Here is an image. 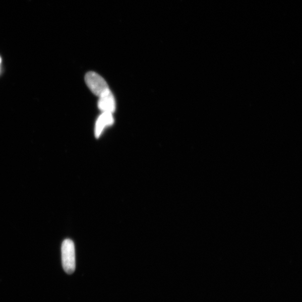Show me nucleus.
Listing matches in <instances>:
<instances>
[{"label": "nucleus", "instance_id": "nucleus-1", "mask_svg": "<svg viewBox=\"0 0 302 302\" xmlns=\"http://www.w3.org/2000/svg\"><path fill=\"white\" fill-rule=\"evenodd\" d=\"M62 262L64 269L68 274H73L76 269V256L75 244L70 239L64 240L61 248Z\"/></svg>", "mask_w": 302, "mask_h": 302}, {"label": "nucleus", "instance_id": "nucleus-2", "mask_svg": "<svg viewBox=\"0 0 302 302\" xmlns=\"http://www.w3.org/2000/svg\"><path fill=\"white\" fill-rule=\"evenodd\" d=\"M85 83L94 94L101 97L111 92L106 81L94 72H89L85 77Z\"/></svg>", "mask_w": 302, "mask_h": 302}, {"label": "nucleus", "instance_id": "nucleus-3", "mask_svg": "<svg viewBox=\"0 0 302 302\" xmlns=\"http://www.w3.org/2000/svg\"><path fill=\"white\" fill-rule=\"evenodd\" d=\"M114 119L112 114L110 112H102L98 117L95 126V136L97 138H99L107 127L114 124Z\"/></svg>", "mask_w": 302, "mask_h": 302}, {"label": "nucleus", "instance_id": "nucleus-4", "mask_svg": "<svg viewBox=\"0 0 302 302\" xmlns=\"http://www.w3.org/2000/svg\"><path fill=\"white\" fill-rule=\"evenodd\" d=\"M98 106L102 112L114 113L116 109V103L114 96L111 91L108 94L99 97Z\"/></svg>", "mask_w": 302, "mask_h": 302}, {"label": "nucleus", "instance_id": "nucleus-5", "mask_svg": "<svg viewBox=\"0 0 302 302\" xmlns=\"http://www.w3.org/2000/svg\"><path fill=\"white\" fill-rule=\"evenodd\" d=\"M2 58H1V57H0V65H1V64H2Z\"/></svg>", "mask_w": 302, "mask_h": 302}]
</instances>
